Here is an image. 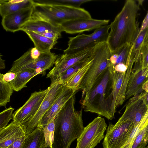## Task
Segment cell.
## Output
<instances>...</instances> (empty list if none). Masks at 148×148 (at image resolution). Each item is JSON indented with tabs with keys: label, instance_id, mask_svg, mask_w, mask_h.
I'll use <instances>...</instances> for the list:
<instances>
[{
	"label": "cell",
	"instance_id": "obj_25",
	"mask_svg": "<svg viewBox=\"0 0 148 148\" xmlns=\"http://www.w3.org/2000/svg\"><path fill=\"white\" fill-rule=\"evenodd\" d=\"M148 32V27L139 33L132 45L130 55V63L134 64L138 61Z\"/></svg>",
	"mask_w": 148,
	"mask_h": 148
},
{
	"label": "cell",
	"instance_id": "obj_37",
	"mask_svg": "<svg viewBox=\"0 0 148 148\" xmlns=\"http://www.w3.org/2000/svg\"><path fill=\"white\" fill-rule=\"evenodd\" d=\"M148 27V12L145 17L143 20L140 27L139 29V33L140 32L143 30Z\"/></svg>",
	"mask_w": 148,
	"mask_h": 148
},
{
	"label": "cell",
	"instance_id": "obj_32",
	"mask_svg": "<svg viewBox=\"0 0 148 148\" xmlns=\"http://www.w3.org/2000/svg\"><path fill=\"white\" fill-rule=\"evenodd\" d=\"M148 123V108L138 124L132 131L129 138L122 148H131L134 141L139 131Z\"/></svg>",
	"mask_w": 148,
	"mask_h": 148
},
{
	"label": "cell",
	"instance_id": "obj_18",
	"mask_svg": "<svg viewBox=\"0 0 148 148\" xmlns=\"http://www.w3.org/2000/svg\"><path fill=\"white\" fill-rule=\"evenodd\" d=\"M25 135L21 125L13 121L0 130V148H7L16 141Z\"/></svg>",
	"mask_w": 148,
	"mask_h": 148
},
{
	"label": "cell",
	"instance_id": "obj_41",
	"mask_svg": "<svg viewBox=\"0 0 148 148\" xmlns=\"http://www.w3.org/2000/svg\"><path fill=\"white\" fill-rule=\"evenodd\" d=\"M144 45H148V32L145 40Z\"/></svg>",
	"mask_w": 148,
	"mask_h": 148
},
{
	"label": "cell",
	"instance_id": "obj_13",
	"mask_svg": "<svg viewBox=\"0 0 148 148\" xmlns=\"http://www.w3.org/2000/svg\"><path fill=\"white\" fill-rule=\"evenodd\" d=\"M109 22L107 20L80 18L65 22L60 26L62 32L74 34L96 29L107 25Z\"/></svg>",
	"mask_w": 148,
	"mask_h": 148
},
{
	"label": "cell",
	"instance_id": "obj_43",
	"mask_svg": "<svg viewBox=\"0 0 148 148\" xmlns=\"http://www.w3.org/2000/svg\"><path fill=\"white\" fill-rule=\"evenodd\" d=\"M138 3L139 5H142L143 2L144 1L143 0H138Z\"/></svg>",
	"mask_w": 148,
	"mask_h": 148
},
{
	"label": "cell",
	"instance_id": "obj_17",
	"mask_svg": "<svg viewBox=\"0 0 148 148\" xmlns=\"http://www.w3.org/2000/svg\"><path fill=\"white\" fill-rule=\"evenodd\" d=\"M148 79V66L145 68H132L127 87L125 100L144 91L143 84Z\"/></svg>",
	"mask_w": 148,
	"mask_h": 148
},
{
	"label": "cell",
	"instance_id": "obj_2",
	"mask_svg": "<svg viewBox=\"0 0 148 148\" xmlns=\"http://www.w3.org/2000/svg\"><path fill=\"white\" fill-rule=\"evenodd\" d=\"M75 99V95L66 103L55 118L52 145L53 148H70L72 142L79 137L84 130L82 110H76Z\"/></svg>",
	"mask_w": 148,
	"mask_h": 148
},
{
	"label": "cell",
	"instance_id": "obj_44",
	"mask_svg": "<svg viewBox=\"0 0 148 148\" xmlns=\"http://www.w3.org/2000/svg\"><path fill=\"white\" fill-rule=\"evenodd\" d=\"M143 148H148V146H147V147H145Z\"/></svg>",
	"mask_w": 148,
	"mask_h": 148
},
{
	"label": "cell",
	"instance_id": "obj_42",
	"mask_svg": "<svg viewBox=\"0 0 148 148\" xmlns=\"http://www.w3.org/2000/svg\"><path fill=\"white\" fill-rule=\"evenodd\" d=\"M42 148H53L52 146L49 145H46L45 144L42 147Z\"/></svg>",
	"mask_w": 148,
	"mask_h": 148
},
{
	"label": "cell",
	"instance_id": "obj_36",
	"mask_svg": "<svg viewBox=\"0 0 148 148\" xmlns=\"http://www.w3.org/2000/svg\"><path fill=\"white\" fill-rule=\"evenodd\" d=\"M16 76V73L8 71L4 74H2L3 79L5 82L9 83L15 79Z\"/></svg>",
	"mask_w": 148,
	"mask_h": 148
},
{
	"label": "cell",
	"instance_id": "obj_38",
	"mask_svg": "<svg viewBox=\"0 0 148 148\" xmlns=\"http://www.w3.org/2000/svg\"><path fill=\"white\" fill-rule=\"evenodd\" d=\"M140 94L145 105L148 108V92L143 91Z\"/></svg>",
	"mask_w": 148,
	"mask_h": 148
},
{
	"label": "cell",
	"instance_id": "obj_31",
	"mask_svg": "<svg viewBox=\"0 0 148 148\" xmlns=\"http://www.w3.org/2000/svg\"><path fill=\"white\" fill-rule=\"evenodd\" d=\"M148 143V123L139 132L133 142L131 148H143Z\"/></svg>",
	"mask_w": 148,
	"mask_h": 148
},
{
	"label": "cell",
	"instance_id": "obj_34",
	"mask_svg": "<svg viewBox=\"0 0 148 148\" xmlns=\"http://www.w3.org/2000/svg\"><path fill=\"white\" fill-rule=\"evenodd\" d=\"M14 109L10 106L0 113V130L6 127L10 120L13 119V112Z\"/></svg>",
	"mask_w": 148,
	"mask_h": 148
},
{
	"label": "cell",
	"instance_id": "obj_33",
	"mask_svg": "<svg viewBox=\"0 0 148 148\" xmlns=\"http://www.w3.org/2000/svg\"><path fill=\"white\" fill-rule=\"evenodd\" d=\"M54 119L45 126L41 127L44 134L45 140V145L52 146L53 142L55 128Z\"/></svg>",
	"mask_w": 148,
	"mask_h": 148
},
{
	"label": "cell",
	"instance_id": "obj_20",
	"mask_svg": "<svg viewBox=\"0 0 148 148\" xmlns=\"http://www.w3.org/2000/svg\"><path fill=\"white\" fill-rule=\"evenodd\" d=\"M20 30H27L40 34L48 32H62L60 26L42 20L31 19L21 28Z\"/></svg>",
	"mask_w": 148,
	"mask_h": 148
},
{
	"label": "cell",
	"instance_id": "obj_28",
	"mask_svg": "<svg viewBox=\"0 0 148 148\" xmlns=\"http://www.w3.org/2000/svg\"><path fill=\"white\" fill-rule=\"evenodd\" d=\"M13 88L10 83L5 81L3 79L2 74H0V106L5 107L13 92Z\"/></svg>",
	"mask_w": 148,
	"mask_h": 148
},
{
	"label": "cell",
	"instance_id": "obj_39",
	"mask_svg": "<svg viewBox=\"0 0 148 148\" xmlns=\"http://www.w3.org/2000/svg\"><path fill=\"white\" fill-rule=\"evenodd\" d=\"M142 88L144 91L148 92V79L143 84Z\"/></svg>",
	"mask_w": 148,
	"mask_h": 148
},
{
	"label": "cell",
	"instance_id": "obj_14",
	"mask_svg": "<svg viewBox=\"0 0 148 148\" xmlns=\"http://www.w3.org/2000/svg\"><path fill=\"white\" fill-rule=\"evenodd\" d=\"M148 108L140 93L134 95L129 99L123 114L118 121H131L135 127L140 121Z\"/></svg>",
	"mask_w": 148,
	"mask_h": 148
},
{
	"label": "cell",
	"instance_id": "obj_22",
	"mask_svg": "<svg viewBox=\"0 0 148 148\" xmlns=\"http://www.w3.org/2000/svg\"><path fill=\"white\" fill-rule=\"evenodd\" d=\"M16 73L15 78L10 82L14 90L18 92L27 87V84L34 77L42 74L40 71L33 69L23 70Z\"/></svg>",
	"mask_w": 148,
	"mask_h": 148
},
{
	"label": "cell",
	"instance_id": "obj_5",
	"mask_svg": "<svg viewBox=\"0 0 148 148\" xmlns=\"http://www.w3.org/2000/svg\"><path fill=\"white\" fill-rule=\"evenodd\" d=\"M110 50L107 42L96 45L93 49V59L89 69L79 87L83 94L89 91L105 71L112 66L110 58Z\"/></svg>",
	"mask_w": 148,
	"mask_h": 148
},
{
	"label": "cell",
	"instance_id": "obj_23",
	"mask_svg": "<svg viewBox=\"0 0 148 148\" xmlns=\"http://www.w3.org/2000/svg\"><path fill=\"white\" fill-rule=\"evenodd\" d=\"M24 32L33 42L35 47L44 53L49 52L57 43V40L48 38L36 32L26 30Z\"/></svg>",
	"mask_w": 148,
	"mask_h": 148
},
{
	"label": "cell",
	"instance_id": "obj_27",
	"mask_svg": "<svg viewBox=\"0 0 148 148\" xmlns=\"http://www.w3.org/2000/svg\"><path fill=\"white\" fill-rule=\"evenodd\" d=\"M126 72H119L114 70V84L113 91L112 112L114 115L117 108V101L125 77Z\"/></svg>",
	"mask_w": 148,
	"mask_h": 148
},
{
	"label": "cell",
	"instance_id": "obj_19",
	"mask_svg": "<svg viewBox=\"0 0 148 148\" xmlns=\"http://www.w3.org/2000/svg\"><path fill=\"white\" fill-rule=\"evenodd\" d=\"M133 44L127 45L114 51H110V61L115 71L126 72L130 63V55Z\"/></svg>",
	"mask_w": 148,
	"mask_h": 148
},
{
	"label": "cell",
	"instance_id": "obj_10",
	"mask_svg": "<svg viewBox=\"0 0 148 148\" xmlns=\"http://www.w3.org/2000/svg\"><path fill=\"white\" fill-rule=\"evenodd\" d=\"M107 125L103 118L98 116L84 127L77 139L76 148H94L105 137Z\"/></svg>",
	"mask_w": 148,
	"mask_h": 148
},
{
	"label": "cell",
	"instance_id": "obj_11",
	"mask_svg": "<svg viewBox=\"0 0 148 148\" xmlns=\"http://www.w3.org/2000/svg\"><path fill=\"white\" fill-rule=\"evenodd\" d=\"M48 90V88L32 93L25 103L13 113V121L21 125L29 121L38 110Z\"/></svg>",
	"mask_w": 148,
	"mask_h": 148
},
{
	"label": "cell",
	"instance_id": "obj_3",
	"mask_svg": "<svg viewBox=\"0 0 148 148\" xmlns=\"http://www.w3.org/2000/svg\"><path fill=\"white\" fill-rule=\"evenodd\" d=\"M114 69L112 66L104 73L81 102L84 111L97 114L109 120L114 116L112 112Z\"/></svg>",
	"mask_w": 148,
	"mask_h": 148
},
{
	"label": "cell",
	"instance_id": "obj_29",
	"mask_svg": "<svg viewBox=\"0 0 148 148\" xmlns=\"http://www.w3.org/2000/svg\"><path fill=\"white\" fill-rule=\"evenodd\" d=\"M92 58V54L90 57L77 62L68 68L59 76L61 82L64 84L70 77L90 61Z\"/></svg>",
	"mask_w": 148,
	"mask_h": 148
},
{
	"label": "cell",
	"instance_id": "obj_40",
	"mask_svg": "<svg viewBox=\"0 0 148 148\" xmlns=\"http://www.w3.org/2000/svg\"><path fill=\"white\" fill-rule=\"evenodd\" d=\"M1 55H0V70L3 69L5 68V60L2 59Z\"/></svg>",
	"mask_w": 148,
	"mask_h": 148
},
{
	"label": "cell",
	"instance_id": "obj_16",
	"mask_svg": "<svg viewBox=\"0 0 148 148\" xmlns=\"http://www.w3.org/2000/svg\"><path fill=\"white\" fill-rule=\"evenodd\" d=\"M79 90H74L64 85L57 99L42 118L38 126H44L54 119L66 103Z\"/></svg>",
	"mask_w": 148,
	"mask_h": 148
},
{
	"label": "cell",
	"instance_id": "obj_26",
	"mask_svg": "<svg viewBox=\"0 0 148 148\" xmlns=\"http://www.w3.org/2000/svg\"><path fill=\"white\" fill-rule=\"evenodd\" d=\"M93 59V57L90 61L70 77L64 85L74 90H79V87L82 80L89 69Z\"/></svg>",
	"mask_w": 148,
	"mask_h": 148
},
{
	"label": "cell",
	"instance_id": "obj_24",
	"mask_svg": "<svg viewBox=\"0 0 148 148\" xmlns=\"http://www.w3.org/2000/svg\"><path fill=\"white\" fill-rule=\"evenodd\" d=\"M45 144L42 128L38 126L32 132L26 135L22 148H42Z\"/></svg>",
	"mask_w": 148,
	"mask_h": 148
},
{
	"label": "cell",
	"instance_id": "obj_15",
	"mask_svg": "<svg viewBox=\"0 0 148 148\" xmlns=\"http://www.w3.org/2000/svg\"><path fill=\"white\" fill-rule=\"evenodd\" d=\"M33 6L15 12L2 18V25L7 32H14L32 18Z\"/></svg>",
	"mask_w": 148,
	"mask_h": 148
},
{
	"label": "cell",
	"instance_id": "obj_35",
	"mask_svg": "<svg viewBox=\"0 0 148 148\" xmlns=\"http://www.w3.org/2000/svg\"><path fill=\"white\" fill-rule=\"evenodd\" d=\"M26 135L22 137L14 142L7 148H22Z\"/></svg>",
	"mask_w": 148,
	"mask_h": 148
},
{
	"label": "cell",
	"instance_id": "obj_12",
	"mask_svg": "<svg viewBox=\"0 0 148 148\" xmlns=\"http://www.w3.org/2000/svg\"><path fill=\"white\" fill-rule=\"evenodd\" d=\"M94 47L75 53H63L60 56L58 55L55 62L54 66L47 74V77L51 79L59 76L71 66L90 57L92 54Z\"/></svg>",
	"mask_w": 148,
	"mask_h": 148
},
{
	"label": "cell",
	"instance_id": "obj_1",
	"mask_svg": "<svg viewBox=\"0 0 148 148\" xmlns=\"http://www.w3.org/2000/svg\"><path fill=\"white\" fill-rule=\"evenodd\" d=\"M139 6L136 1L127 0L110 25V31L107 42L110 51L133 43L139 31L136 21Z\"/></svg>",
	"mask_w": 148,
	"mask_h": 148
},
{
	"label": "cell",
	"instance_id": "obj_7",
	"mask_svg": "<svg viewBox=\"0 0 148 148\" xmlns=\"http://www.w3.org/2000/svg\"><path fill=\"white\" fill-rule=\"evenodd\" d=\"M51 80L48 92L38 110L29 121L21 125L26 135L32 132L39 125L42 118L57 99L64 85L61 82L59 76Z\"/></svg>",
	"mask_w": 148,
	"mask_h": 148
},
{
	"label": "cell",
	"instance_id": "obj_21",
	"mask_svg": "<svg viewBox=\"0 0 148 148\" xmlns=\"http://www.w3.org/2000/svg\"><path fill=\"white\" fill-rule=\"evenodd\" d=\"M32 0H0V13L2 18L11 13L33 6Z\"/></svg>",
	"mask_w": 148,
	"mask_h": 148
},
{
	"label": "cell",
	"instance_id": "obj_9",
	"mask_svg": "<svg viewBox=\"0 0 148 148\" xmlns=\"http://www.w3.org/2000/svg\"><path fill=\"white\" fill-rule=\"evenodd\" d=\"M135 126L130 121L109 123L102 143L103 148H122L128 140Z\"/></svg>",
	"mask_w": 148,
	"mask_h": 148
},
{
	"label": "cell",
	"instance_id": "obj_8",
	"mask_svg": "<svg viewBox=\"0 0 148 148\" xmlns=\"http://www.w3.org/2000/svg\"><path fill=\"white\" fill-rule=\"evenodd\" d=\"M110 25L97 28L89 34H79L75 37H69L68 47L64 54H70L95 47L103 42H107L109 34Z\"/></svg>",
	"mask_w": 148,
	"mask_h": 148
},
{
	"label": "cell",
	"instance_id": "obj_6",
	"mask_svg": "<svg viewBox=\"0 0 148 148\" xmlns=\"http://www.w3.org/2000/svg\"><path fill=\"white\" fill-rule=\"evenodd\" d=\"M58 56L51 52H41L35 47L31 48L14 62L8 72L16 73L24 69H33L45 75L46 71L54 64Z\"/></svg>",
	"mask_w": 148,
	"mask_h": 148
},
{
	"label": "cell",
	"instance_id": "obj_30",
	"mask_svg": "<svg viewBox=\"0 0 148 148\" xmlns=\"http://www.w3.org/2000/svg\"><path fill=\"white\" fill-rule=\"evenodd\" d=\"M92 0H34L36 3L42 4L58 5L80 8L83 3Z\"/></svg>",
	"mask_w": 148,
	"mask_h": 148
},
{
	"label": "cell",
	"instance_id": "obj_4",
	"mask_svg": "<svg viewBox=\"0 0 148 148\" xmlns=\"http://www.w3.org/2000/svg\"><path fill=\"white\" fill-rule=\"evenodd\" d=\"M32 19L48 21L57 26L67 21L80 18H90V13L84 9L67 6L38 3L33 0Z\"/></svg>",
	"mask_w": 148,
	"mask_h": 148
}]
</instances>
